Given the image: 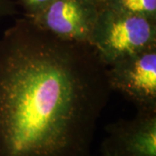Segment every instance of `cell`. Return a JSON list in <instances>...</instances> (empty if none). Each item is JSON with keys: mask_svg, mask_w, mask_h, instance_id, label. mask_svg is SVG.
Returning <instances> with one entry per match:
<instances>
[{"mask_svg": "<svg viewBox=\"0 0 156 156\" xmlns=\"http://www.w3.org/2000/svg\"><path fill=\"white\" fill-rule=\"evenodd\" d=\"M111 91L90 45L17 18L0 37V156H90Z\"/></svg>", "mask_w": 156, "mask_h": 156, "instance_id": "1", "label": "cell"}, {"mask_svg": "<svg viewBox=\"0 0 156 156\" xmlns=\"http://www.w3.org/2000/svg\"><path fill=\"white\" fill-rule=\"evenodd\" d=\"M89 45L107 66L156 46V22L101 5Z\"/></svg>", "mask_w": 156, "mask_h": 156, "instance_id": "2", "label": "cell"}, {"mask_svg": "<svg viewBox=\"0 0 156 156\" xmlns=\"http://www.w3.org/2000/svg\"><path fill=\"white\" fill-rule=\"evenodd\" d=\"M112 91L120 92L137 111L156 112V46L107 67Z\"/></svg>", "mask_w": 156, "mask_h": 156, "instance_id": "3", "label": "cell"}, {"mask_svg": "<svg viewBox=\"0 0 156 156\" xmlns=\"http://www.w3.org/2000/svg\"><path fill=\"white\" fill-rule=\"evenodd\" d=\"M100 10L98 0H54L30 18L56 38L89 44Z\"/></svg>", "mask_w": 156, "mask_h": 156, "instance_id": "4", "label": "cell"}, {"mask_svg": "<svg viewBox=\"0 0 156 156\" xmlns=\"http://www.w3.org/2000/svg\"><path fill=\"white\" fill-rule=\"evenodd\" d=\"M100 156H156V112L108 124Z\"/></svg>", "mask_w": 156, "mask_h": 156, "instance_id": "5", "label": "cell"}, {"mask_svg": "<svg viewBox=\"0 0 156 156\" xmlns=\"http://www.w3.org/2000/svg\"><path fill=\"white\" fill-rule=\"evenodd\" d=\"M100 4L116 12L145 17L156 22V0H102Z\"/></svg>", "mask_w": 156, "mask_h": 156, "instance_id": "6", "label": "cell"}, {"mask_svg": "<svg viewBox=\"0 0 156 156\" xmlns=\"http://www.w3.org/2000/svg\"><path fill=\"white\" fill-rule=\"evenodd\" d=\"M21 5L24 12L25 17H32L37 15L44 10L47 6L54 0H17Z\"/></svg>", "mask_w": 156, "mask_h": 156, "instance_id": "7", "label": "cell"}, {"mask_svg": "<svg viewBox=\"0 0 156 156\" xmlns=\"http://www.w3.org/2000/svg\"><path fill=\"white\" fill-rule=\"evenodd\" d=\"M98 1H99V2H101V1H102V0H98Z\"/></svg>", "mask_w": 156, "mask_h": 156, "instance_id": "8", "label": "cell"}, {"mask_svg": "<svg viewBox=\"0 0 156 156\" xmlns=\"http://www.w3.org/2000/svg\"><path fill=\"white\" fill-rule=\"evenodd\" d=\"M90 156H91V155H90Z\"/></svg>", "mask_w": 156, "mask_h": 156, "instance_id": "9", "label": "cell"}]
</instances>
